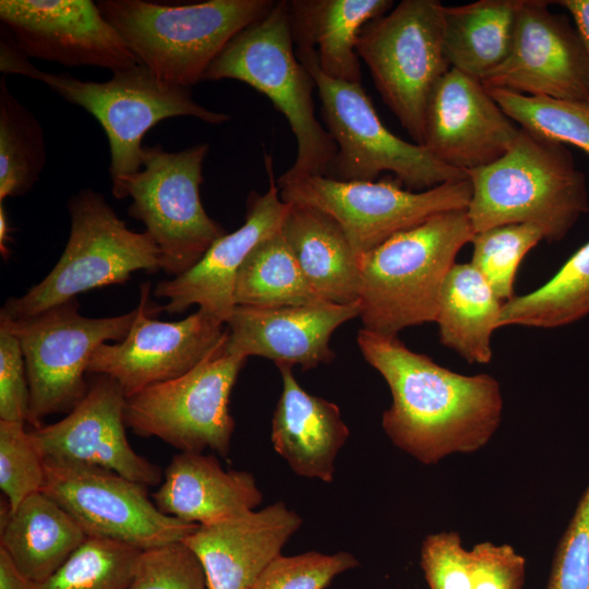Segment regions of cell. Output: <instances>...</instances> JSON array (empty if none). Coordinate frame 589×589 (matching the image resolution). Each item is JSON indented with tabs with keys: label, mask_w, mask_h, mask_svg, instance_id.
<instances>
[{
	"label": "cell",
	"mask_w": 589,
	"mask_h": 589,
	"mask_svg": "<svg viewBox=\"0 0 589 589\" xmlns=\"http://www.w3.org/2000/svg\"><path fill=\"white\" fill-rule=\"evenodd\" d=\"M357 344L392 394L382 414L385 434L419 462L434 465L452 454L474 453L497 431L504 401L492 375L450 371L412 351L398 336L361 328Z\"/></svg>",
	"instance_id": "6da1fadb"
},
{
	"label": "cell",
	"mask_w": 589,
	"mask_h": 589,
	"mask_svg": "<svg viewBox=\"0 0 589 589\" xmlns=\"http://www.w3.org/2000/svg\"><path fill=\"white\" fill-rule=\"evenodd\" d=\"M467 176L472 188L467 215L474 233L530 224L548 242H558L589 212L586 177L570 152L521 127L502 157Z\"/></svg>",
	"instance_id": "7a4b0ae2"
},
{
	"label": "cell",
	"mask_w": 589,
	"mask_h": 589,
	"mask_svg": "<svg viewBox=\"0 0 589 589\" xmlns=\"http://www.w3.org/2000/svg\"><path fill=\"white\" fill-rule=\"evenodd\" d=\"M0 70L3 75L20 74L40 81L64 100L96 118L109 142L112 183L141 170L143 137L158 122L190 116L220 124L231 118L201 106L193 99L191 87L168 83L143 64L113 72L106 82L44 72L35 68L4 33L0 39Z\"/></svg>",
	"instance_id": "3957f363"
},
{
	"label": "cell",
	"mask_w": 589,
	"mask_h": 589,
	"mask_svg": "<svg viewBox=\"0 0 589 589\" xmlns=\"http://www.w3.org/2000/svg\"><path fill=\"white\" fill-rule=\"evenodd\" d=\"M473 236L467 209L449 211L394 235L360 257L362 328L398 336L405 328L435 322L444 280Z\"/></svg>",
	"instance_id": "277c9868"
},
{
	"label": "cell",
	"mask_w": 589,
	"mask_h": 589,
	"mask_svg": "<svg viewBox=\"0 0 589 589\" xmlns=\"http://www.w3.org/2000/svg\"><path fill=\"white\" fill-rule=\"evenodd\" d=\"M273 0H207L165 4L145 0H100L105 19L141 64L159 79L184 87L203 77L228 43L266 15Z\"/></svg>",
	"instance_id": "5b68a950"
},
{
	"label": "cell",
	"mask_w": 589,
	"mask_h": 589,
	"mask_svg": "<svg viewBox=\"0 0 589 589\" xmlns=\"http://www.w3.org/2000/svg\"><path fill=\"white\" fill-rule=\"evenodd\" d=\"M288 1L236 35L206 71L203 81H241L268 97L287 118L297 139L293 165L277 184L308 176H326L337 153L332 135L317 121L314 80L293 48Z\"/></svg>",
	"instance_id": "8992f818"
},
{
	"label": "cell",
	"mask_w": 589,
	"mask_h": 589,
	"mask_svg": "<svg viewBox=\"0 0 589 589\" xmlns=\"http://www.w3.org/2000/svg\"><path fill=\"white\" fill-rule=\"evenodd\" d=\"M71 229L59 261L23 296L12 297L0 317L38 314L91 289L120 285L137 271L160 269V253L146 232L129 229L103 194L82 189L68 202Z\"/></svg>",
	"instance_id": "52a82bcc"
},
{
	"label": "cell",
	"mask_w": 589,
	"mask_h": 589,
	"mask_svg": "<svg viewBox=\"0 0 589 589\" xmlns=\"http://www.w3.org/2000/svg\"><path fill=\"white\" fill-rule=\"evenodd\" d=\"M208 149L207 143L179 152L144 146L141 170L112 183L116 199H132L129 216L145 225L159 250L160 269L172 278L190 271L226 233L201 202Z\"/></svg>",
	"instance_id": "ba28073f"
},
{
	"label": "cell",
	"mask_w": 589,
	"mask_h": 589,
	"mask_svg": "<svg viewBox=\"0 0 589 589\" xmlns=\"http://www.w3.org/2000/svg\"><path fill=\"white\" fill-rule=\"evenodd\" d=\"M296 52L314 80L323 119L337 145L327 177L373 181L389 171L406 189L417 192L468 178L466 172L440 161L423 145L392 133L381 121L361 82L325 75L313 49Z\"/></svg>",
	"instance_id": "9c48e42d"
},
{
	"label": "cell",
	"mask_w": 589,
	"mask_h": 589,
	"mask_svg": "<svg viewBox=\"0 0 589 589\" xmlns=\"http://www.w3.org/2000/svg\"><path fill=\"white\" fill-rule=\"evenodd\" d=\"M443 8L438 0H402L369 22L356 43L383 101L419 145L431 95L450 69L443 46Z\"/></svg>",
	"instance_id": "30bf717a"
},
{
	"label": "cell",
	"mask_w": 589,
	"mask_h": 589,
	"mask_svg": "<svg viewBox=\"0 0 589 589\" xmlns=\"http://www.w3.org/2000/svg\"><path fill=\"white\" fill-rule=\"evenodd\" d=\"M74 298L38 314L0 317L20 342L28 381L27 422L43 426L45 417L71 412L85 397L89 384L84 375L93 352L109 340L128 335L137 309L110 317H87Z\"/></svg>",
	"instance_id": "8fae6325"
},
{
	"label": "cell",
	"mask_w": 589,
	"mask_h": 589,
	"mask_svg": "<svg viewBox=\"0 0 589 589\" xmlns=\"http://www.w3.org/2000/svg\"><path fill=\"white\" fill-rule=\"evenodd\" d=\"M226 341L185 374L127 397V428L180 452L211 449L227 457L235 431L229 398L247 358L229 353Z\"/></svg>",
	"instance_id": "7c38bea8"
},
{
	"label": "cell",
	"mask_w": 589,
	"mask_h": 589,
	"mask_svg": "<svg viewBox=\"0 0 589 589\" xmlns=\"http://www.w3.org/2000/svg\"><path fill=\"white\" fill-rule=\"evenodd\" d=\"M277 185L284 202L311 206L334 218L358 260L436 214L467 209L472 192L468 178L417 192L393 175L373 181L308 176Z\"/></svg>",
	"instance_id": "4fadbf2b"
},
{
	"label": "cell",
	"mask_w": 589,
	"mask_h": 589,
	"mask_svg": "<svg viewBox=\"0 0 589 589\" xmlns=\"http://www.w3.org/2000/svg\"><path fill=\"white\" fill-rule=\"evenodd\" d=\"M144 484L94 465L45 459L41 492L61 505L88 538L140 550L182 541L200 525L161 513Z\"/></svg>",
	"instance_id": "5bb4252c"
},
{
	"label": "cell",
	"mask_w": 589,
	"mask_h": 589,
	"mask_svg": "<svg viewBox=\"0 0 589 589\" xmlns=\"http://www.w3.org/2000/svg\"><path fill=\"white\" fill-rule=\"evenodd\" d=\"M149 283L141 285L137 312L128 335L103 344L92 354L87 373L116 380L127 397L156 383L179 377L212 353L228 336L226 323L199 309L177 322L151 318Z\"/></svg>",
	"instance_id": "9a60e30c"
},
{
	"label": "cell",
	"mask_w": 589,
	"mask_h": 589,
	"mask_svg": "<svg viewBox=\"0 0 589 589\" xmlns=\"http://www.w3.org/2000/svg\"><path fill=\"white\" fill-rule=\"evenodd\" d=\"M0 21L28 58L112 73L141 64L91 0H1Z\"/></svg>",
	"instance_id": "2e32d148"
},
{
	"label": "cell",
	"mask_w": 589,
	"mask_h": 589,
	"mask_svg": "<svg viewBox=\"0 0 589 589\" xmlns=\"http://www.w3.org/2000/svg\"><path fill=\"white\" fill-rule=\"evenodd\" d=\"M546 0H518L512 50L481 83L508 89L589 103V60L581 39L565 15L555 14Z\"/></svg>",
	"instance_id": "e0dca14e"
},
{
	"label": "cell",
	"mask_w": 589,
	"mask_h": 589,
	"mask_svg": "<svg viewBox=\"0 0 589 589\" xmlns=\"http://www.w3.org/2000/svg\"><path fill=\"white\" fill-rule=\"evenodd\" d=\"M82 401L60 421L29 431L45 459L112 470L146 486L161 483V469L139 455L125 434L127 396L113 378L95 374Z\"/></svg>",
	"instance_id": "ac0fdd59"
},
{
	"label": "cell",
	"mask_w": 589,
	"mask_h": 589,
	"mask_svg": "<svg viewBox=\"0 0 589 589\" xmlns=\"http://www.w3.org/2000/svg\"><path fill=\"white\" fill-rule=\"evenodd\" d=\"M518 132L480 80L450 68L429 100L422 145L467 173L502 157Z\"/></svg>",
	"instance_id": "d6986e66"
},
{
	"label": "cell",
	"mask_w": 589,
	"mask_h": 589,
	"mask_svg": "<svg viewBox=\"0 0 589 589\" xmlns=\"http://www.w3.org/2000/svg\"><path fill=\"white\" fill-rule=\"evenodd\" d=\"M265 167L268 190L249 195L244 224L218 238L190 271L156 285L153 293L167 300L161 309L168 314L197 305L224 323L229 318L236 306L233 294L240 267L256 244L280 230L289 208L280 197L272 158L266 154Z\"/></svg>",
	"instance_id": "ffe728a7"
},
{
	"label": "cell",
	"mask_w": 589,
	"mask_h": 589,
	"mask_svg": "<svg viewBox=\"0 0 589 589\" xmlns=\"http://www.w3.org/2000/svg\"><path fill=\"white\" fill-rule=\"evenodd\" d=\"M360 312L359 301L283 308L236 305L226 322V349L243 358L263 357L276 365L314 369L335 359L329 346L333 333Z\"/></svg>",
	"instance_id": "44dd1931"
},
{
	"label": "cell",
	"mask_w": 589,
	"mask_h": 589,
	"mask_svg": "<svg viewBox=\"0 0 589 589\" xmlns=\"http://www.w3.org/2000/svg\"><path fill=\"white\" fill-rule=\"evenodd\" d=\"M302 525L285 503L200 525L182 541L199 557L207 589H250Z\"/></svg>",
	"instance_id": "7402d4cb"
},
{
	"label": "cell",
	"mask_w": 589,
	"mask_h": 589,
	"mask_svg": "<svg viewBox=\"0 0 589 589\" xmlns=\"http://www.w3.org/2000/svg\"><path fill=\"white\" fill-rule=\"evenodd\" d=\"M152 496L161 513L196 525L255 510L263 500L251 472L225 470L214 455L197 452L175 455Z\"/></svg>",
	"instance_id": "603a6c76"
},
{
	"label": "cell",
	"mask_w": 589,
	"mask_h": 589,
	"mask_svg": "<svg viewBox=\"0 0 589 589\" xmlns=\"http://www.w3.org/2000/svg\"><path fill=\"white\" fill-rule=\"evenodd\" d=\"M276 366L283 389L272 419L274 449L298 476L332 482L336 457L350 434L340 410L303 389L292 366Z\"/></svg>",
	"instance_id": "cb8c5ba5"
},
{
	"label": "cell",
	"mask_w": 589,
	"mask_h": 589,
	"mask_svg": "<svg viewBox=\"0 0 589 589\" xmlns=\"http://www.w3.org/2000/svg\"><path fill=\"white\" fill-rule=\"evenodd\" d=\"M0 548L35 584L60 568L87 540L77 521L44 492L27 496L14 510L1 501Z\"/></svg>",
	"instance_id": "d4e9b609"
},
{
	"label": "cell",
	"mask_w": 589,
	"mask_h": 589,
	"mask_svg": "<svg viewBox=\"0 0 589 589\" xmlns=\"http://www.w3.org/2000/svg\"><path fill=\"white\" fill-rule=\"evenodd\" d=\"M393 7L392 0L289 1L296 50L313 49L320 70L328 77L361 82L357 38L369 22Z\"/></svg>",
	"instance_id": "484cf974"
},
{
	"label": "cell",
	"mask_w": 589,
	"mask_h": 589,
	"mask_svg": "<svg viewBox=\"0 0 589 589\" xmlns=\"http://www.w3.org/2000/svg\"><path fill=\"white\" fill-rule=\"evenodd\" d=\"M280 232L306 280L325 302L359 301V260L334 218L311 206L289 204Z\"/></svg>",
	"instance_id": "4316f807"
},
{
	"label": "cell",
	"mask_w": 589,
	"mask_h": 589,
	"mask_svg": "<svg viewBox=\"0 0 589 589\" xmlns=\"http://www.w3.org/2000/svg\"><path fill=\"white\" fill-rule=\"evenodd\" d=\"M503 304L471 263H455L444 280L435 317L442 345L471 364H488Z\"/></svg>",
	"instance_id": "83f0119b"
},
{
	"label": "cell",
	"mask_w": 589,
	"mask_h": 589,
	"mask_svg": "<svg viewBox=\"0 0 589 589\" xmlns=\"http://www.w3.org/2000/svg\"><path fill=\"white\" fill-rule=\"evenodd\" d=\"M518 0H478L443 8V46L449 68L482 81L508 57Z\"/></svg>",
	"instance_id": "f1b7e54d"
},
{
	"label": "cell",
	"mask_w": 589,
	"mask_h": 589,
	"mask_svg": "<svg viewBox=\"0 0 589 589\" xmlns=\"http://www.w3.org/2000/svg\"><path fill=\"white\" fill-rule=\"evenodd\" d=\"M236 305L283 308L325 302L311 287L280 230L262 240L239 269Z\"/></svg>",
	"instance_id": "f546056e"
},
{
	"label": "cell",
	"mask_w": 589,
	"mask_h": 589,
	"mask_svg": "<svg viewBox=\"0 0 589 589\" xmlns=\"http://www.w3.org/2000/svg\"><path fill=\"white\" fill-rule=\"evenodd\" d=\"M589 315V241L536 290L504 302L498 328H555Z\"/></svg>",
	"instance_id": "4dcf8cb0"
},
{
	"label": "cell",
	"mask_w": 589,
	"mask_h": 589,
	"mask_svg": "<svg viewBox=\"0 0 589 589\" xmlns=\"http://www.w3.org/2000/svg\"><path fill=\"white\" fill-rule=\"evenodd\" d=\"M38 119L0 80V203L32 190L46 164Z\"/></svg>",
	"instance_id": "1f68e13d"
},
{
	"label": "cell",
	"mask_w": 589,
	"mask_h": 589,
	"mask_svg": "<svg viewBox=\"0 0 589 589\" xmlns=\"http://www.w3.org/2000/svg\"><path fill=\"white\" fill-rule=\"evenodd\" d=\"M141 552L121 542L87 538L36 589H128Z\"/></svg>",
	"instance_id": "d6a6232c"
},
{
	"label": "cell",
	"mask_w": 589,
	"mask_h": 589,
	"mask_svg": "<svg viewBox=\"0 0 589 589\" xmlns=\"http://www.w3.org/2000/svg\"><path fill=\"white\" fill-rule=\"evenodd\" d=\"M488 92L519 127L563 145L577 146L589 155V103L528 96L501 88Z\"/></svg>",
	"instance_id": "836d02e7"
},
{
	"label": "cell",
	"mask_w": 589,
	"mask_h": 589,
	"mask_svg": "<svg viewBox=\"0 0 589 589\" xmlns=\"http://www.w3.org/2000/svg\"><path fill=\"white\" fill-rule=\"evenodd\" d=\"M544 240L540 228L510 224L474 233L471 264L484 277L496 297L506 302L514 294L517 269L525 255Z\"/></svg>",
	"instance_id": "e575fe53"
},
{
	"label": "cell",
	"mask_w": 589,
	"mask_h": 589,
	"mask_svg": "<svg viewBox=\"0 0 589 589\" xmlns=\"http://www.w3.org/2000/svg\"><path fill=\"white\" fill-rule=\"evenodd\" d=\"M45 460L24 423L0 420V489L11 512L27 496L41 492Z\"/></svg>",
	"instance_id": "d590c367"
},
{
	"label": "cell",
	"mask_w": 589,
	"mask_h": 589,
	"mask_svg": "<svg viewBox=\"0 0 589 589\" xmlns=\"http://www.w3.org/2000/svg\"><path fill=\"white\" fill-rule=\"evenodd\" d=\"M358 565V560L346 551L280 555L261 573L250 589H326L338 575Z\"/></svg>",
	"instance_id": "8d00e7d4"
},
{
	"label": "cell",
	"mask_w": 589,
	"mask_h": 589,
	"mask_svg": "<svg viewBox=\"0 0 589 589\" xmlns=\"http://www.w3.org/2000/svg\"><path fill=\"white\" fill-rule=\"evenodd\" d=\"M128 589H207V584L199 557L176 541L143 550Z\"/></svg>",
	"instance_id": "74e56055"
},
{
	"label": "cell",
	"mask_w": 589,
	"mask_h": 589,
	"mask_svg": "<svg viewBox=\"0 0 589 589\" xmlns=\"http://www.w3.org/2000/svg\"><path fill=\"white\" fill-rule=\"evenodd\" d=\"M545 589H589V484L560 539Z\"/></svg>",
	"instance_id": "f35d334b"
},
{
	"label": "cell",
	"mask_w": 589,
	"mask_h": 589,
	"mask_svg": "<svg viewBox=\"0 0 589 589\" xmlns=\"http://www.w3.org/2000/svg\"><path fill=\"white\" fill-rule=\"evenodd\" d=\"M420 565L429 589H471L470 551L464 548L457 531L426 536Z\"/></svg>",
	"instance_id": "ab89813d"
},
{
	"label": "cell",
	"mask_w": 589,
	"mask_h": 589,
	"mask_svg": "<svg viewBox=\"0 0 589 589\" xmlns=\"http://www.w3.org/2000/svg\"><path fill=\"white\" fill-rule=\"evenodd\" d=\"M470 558L471 589H524L526 560L512 545L480 542Z\"/></svg>",
	"instance_id": "60d3db41"
},
{
	"label": "cell",
	"mask_w": 589,
	"mask_h": 589,
	"mask_svg": "<svg viewBox=\"0 0 589 589\" xmlns=\"http://www.w3.org/2000/svg\"><path fill=\"white\" fill-rule=\"evenodd\" d=\"M28 406V381L20 342L0 326V420L25 423Z\"/></svg>",
	"instance_id": "b9f144b4"
},
{
	"label": "cell",
	"mask_w": 589,
	"mask_h": 589,
	"mask_svg": "<svg viewBox=\"0 0 589 589\" xmlns=\"http://www.w3.org/2000/svg\"><path fill=\"white\" fill-rule=\"evenodd\" d=\"M554 3L572 15L589 60V0H560Z\"/></svg>",
	"instance_id": "7bdbcfd3"
},
{
	"label": "cell",
	"mask_w": 589,
	"mask_h": 589,
	"mask_svg": "<svg viewBox=\"0 0 589 589\" xmlns=\"http://www.w3.org/2000/svg\"><path fill=\"white\" fill-rule=\"evenodd\" d=\"M0 589H36V584L19 570L9 554L1 548Z\"/></svg>",
	"instance_id": "ee69618b"
},
{
	"label": "cell",
	"mask_w": 589,
	"mask_h": 589,
	"mask_svg": "<svg viewBox=\"0 0 589 589\" xmlns=\"http://www.w3.org/2000/svg\"><path fill=\"white\" fill-rule=\"evenodd\" d=\"M12 227L10 225L3 203H0V252L3 259L10 255L9 243L12 241Z\"/></svg>",
	"instance_id": "f6af8a7d"
}]
</instances>
